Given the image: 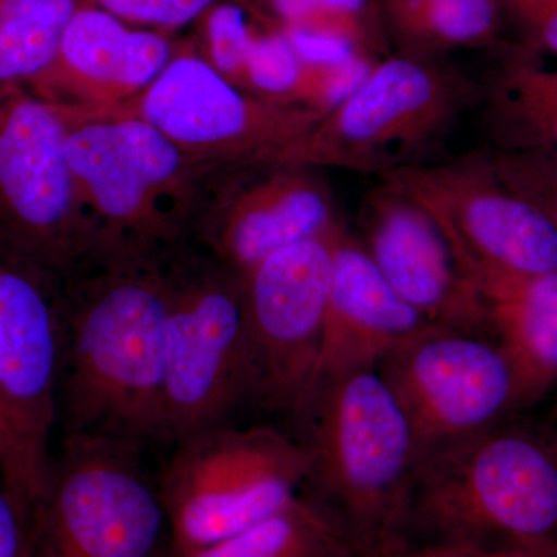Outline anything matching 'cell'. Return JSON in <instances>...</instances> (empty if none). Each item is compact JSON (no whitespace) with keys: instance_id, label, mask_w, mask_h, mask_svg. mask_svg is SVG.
Segmentation results:
<instances>
[{"instance_id":"obj_1","label":"cell","mask_w":557,"mask_h":557,"mask_svg":"<svg viewBox=\"0 0 557 557\" xmlns=\"http://www.w3.org/2000/svg\"><path fill=\"white\" fill-rule=\"evenodd\" d=\"M170 249H123L58 281L65 435L164 442Z\"/></svg>"},{"instance_id":"obj_2","label":"cell","mask_w":557,"mask_h":557,"mask_svg":"<svg viewBox=\"0 0 557 557\" xmlns=\"http://www.w3.org/2000/svg\"><path fill=\"white\" fill-rule=\"evenodd\" d=\"M408 541L557 557V437L507 424L420 458Z\"/></svg>"},{"instance_id":"obj_3","label":"cell","mask_w":557,"mask_h":557,"mask_svg":"<svg viewBox=\"0 0 557 557\" xmlns=\"http://www.w3.org/2000/svg\"><path fill=\"white\" fill-rule=\"evenodd\" d=\"M311 496L366 553L405 537L418 463L408 418L379 369L319 380L293 410Z\"/></svg>"},{"instance_id":"obj_4","label":"cell","mask_w":557,"mask_h":557,"mask_svg":"<svg viewBox=\"0 0 557 557\" xmlns=\"http://www.w3.org/2000/svg\"><path fill=\"white\" fill-rule=\"evenodd\" d=\"M53 106L81 200L113 251L175 248L193 234L222 174L121 106Z\"/></svg>"},{"instance_id":"obj_5","label":"cell","mask_w":557,"mask_h":557,"mask_svg":"<svg viewBox=\"0 0 557 557\" xmlns=\"http://www.w3.org/2000/svg\"><path fill=\"white\" fill-rule=\"evenodd\" d=\"M172 249V248H171ZM166 252L164 442L228 424L256 399L244 284L211 256Z\"/></svg>"},{"instance_id":"obj_6","label":"cell","mask_w":557,"mask_h":557,"mask_svg":"<svg viewBox=\"0 0 557 557\" xmlns=\"http://www.w3.org/2000/svg\"><path fill=\"white\" fill-rule=\"evenodd\" d=\"M0 247L58 281L116 252L81 200L60 113L22 84L0 87Z\"/></svg>"},{"instance_id":"obj_7","label":"cell","mask_w":557,"mask_h":557,"mask_svg":"<svg viewBox=\"0 0 557 557\" xmlns=\"http://www.w3.org/2000/svg\"><path fill=\"white\" fill-rule=\"evenodd\" d=\"M177 446L159 486L170 553L236 536L299 496L309 479L298 440L274 428L223 424Z\"/></svg>"},{"instance_id":"obj_8","label":"cell","mask_w":557,"mask_h":557,"mask_svg":"<svg viewBox=\"0 0 557 557\" xmlns=\"http://www.w3.org/2000/svg\"><path fill=\"white\" fill-rule=\"evenodd\" d=\"M139 446L65 435L28 516L35 557H152L166 515L139 463Z\"/></svg>"},{"instance_id":"obj_9","label":"cell","mask_w":557,"mask_h":557,"mask_svg":"<svg viewBox=\"0 0 557 557\" xmlns=\"http://www.w3.org/2000/svg\"><path fill=\"white\" fill-rule=\"evenodd\" d=\"M478 97L471 83L420 62L391 60L329 112L277 164L379 174L420 163Z\"/></svg>"},{"instance_id":"obj_10","label":"cell","mask_w":557,"mask_h":557,"mask_svg":"<svg viewBox=\"0 0 557 557\" xmlns=\"http://www.w3.org/2000/svg\"><path fill=\"white\" fill-rule=\"evenodd\" d=\"M121 108L219 174L277 163L325 116L255 97L194 53L174 54L156 81Z\"/></svg>"},{"instance_id":"obj_11","label":"cell","mask_w":557,"mask_h":557,"mask_svg":"<svg viewBox=\"0 0 557 557\" xmlns=\"http://www.w3.org/2000/svg\"><path fill=\"white\" fill-rule=\"evenodd\" d=\"M60 362L58 278L0 247V418L20 460L28 516L49 485Z\"/></svg>"},{"instance_id":"obj_12","label":"cell","mask_w":557,"mask_h":557,"mask_svg":"<svg viewBox=\"0 0 557 557\" xmlns=\"http://www.w3.org/2000/svg\"><path fill=\"white\" fill-rule=\"evenodd\" d=\"M381 180L426 209L472 281L485 271L539 274L557 269V231L504 185L490 156L424 160Z\"/></svg>"},{"instance_id":"obj_13","label":"cell","mask_w":557,"mask_h":557,"mask_svg":"<svg viewBox=\"0 0 557 557\" xmlns=\"http://www.w3.org/2000/svg\"><path fill=\"white\" fill-rule=\"evenodd\" d=\"M379 372L408 418L418 460L518 410L508 359L486 333L435 325L384 359Z\"/></svg>"},{"instance_id":"obj_14","label":"cell","mask_w":557,"mask_h":557,"mask_svg":"<svg viewBox=\"0 0 557 557\" xmlns=\"http://www.w3.org/2000/svg\"><path fill=\"white\" fill-rule=\"evenodd\" d=\"M341 231L278 249L242 276L256 399L270 408L293 412L317 379Z\"/></svg>"},{"instance_id":"obj_15","label":"cell","mask_w":557,"mask_h":557,"mask_svg":"<svg viewBox=\"0 0 557 557\" xmlns=\"http://www.w3.org/2000/svg\"><path fill=\"white\" fill-rule=\"evenodd\" d=\"M313 168L267 164L220 175L193 234L208 256L249 273L262 260L339 225L332 193Z\"/></svg>"},{"instance_id":"obj_16","label":"cell","mask_w":557,"mask_h":557,"mask_svg":"<svg viewBox=\"0 0 557 557\" xmlns=\"http://www.w3.org/2000/svg\"><path fill=\"white\" fill-rule=\"evenodd\" d=\"M361 222L362 247L409 306L440 327L486 333L478 285L426 209L383 180L366 197Z\"/></svg>"},{"instance_id":"obj_17","label":"cell","mask_w":557,"mask_h":557,"mask_svg":"<svg viewBox=\"0 0 557 557\" xmlns=\"http://www.w3.org/2000/svg\"><path fill=\"white\" fill-rule=\"evenodd\" d=\"M174 57L159 33L134 30L97 5H79L57 60L27 84L61 106H121L141 94Z\"/></svg>"},{"instance_id":"obj_18","label":"cell","mask_w":557,"mask_h":557,"mask_svg":"<svg viewBox=\"0 0 557 557\" xmlns=\"http://www.w3.org/2000/svg\"><path fill=\"white\" fill-rule=\"evenodd\" d=\"M432 327L435 325L388 285L361 242L343 228L333 256L314 383L357 370L379 369L394 351Z\"/></svg>"},{"instance_id":"obj_19","label":"cell","mask_w":557,"mask_h":557,"mask_svg":"<svg viewBox=\"0 0 557 557\" xmlns=\"http://www.w3.org/2000/svg\"><path fill=\"white\" fill-rule=\"evenodd\" d=\"M486 333L508 359L519 409L557 387V269L539 274L485 271L474 277Z\"/></svg>"},{"instance_id":"obj_20","label":"cell","mask_w":557,"mask_h":557,"mask_svg":"<svg viewBox=\"0 0 557 557\" xmlns=\"http://www.w3.org/2000/svg\"><path fill=\"white\" fill-rule=\"evenodd\" d=\"M170 557H368L346 525L313 497L284 508L236 536Z\"/></svg>"},{"instance_id":"obj_21","label":"cell","mask_w":557,"mask_h":557,"mask_svg":"<svg viewBox=\"0 0 557 557\" xmlns=\"http://www.w3.org/2000/svg\"><path fill=\"white\" fill-rule=\"evenodd\" d=\"M498 150L557 149V69H509L485 90Z\"/></svg>"},{"instance_id":"obj_22","label":"cell","mask_w":557,"mask_h":557,"mask_svg":"<svg viewBox=\"0 0 557 557\" xmlns=\"http://www.w3.org/2000/svg\"><path fill=\"white\" fill-rule=\"evenodd\" d=\"M78 0H0V87L27 86L57 60Z\"/></svg>"},{"instance_id":"obj_23","label":"cell","mask_w":557,"mask_h":557,"mask_svg":"<svg viewBox=\"0 0 557 557\" xmlns=\"http://www.w3.org/2000/svg\"><path fill=\"white\" fill-rule=\"evenodd\" d=\"M302 76L304 62L288 36L271 35L252 38L236 86L262 100L299 106Z\"/></svg>"},{"instance_id":"obj_24","label":"cell","mask_w":557,"mask_h":557,"mask_svg":"<svg viewBox=\"0 0 557 557\" xmlns=\"http://www.w3.org/2000/svg\"><path fill=\"white\" fill-rule=\"evenodd\" d=\"M490 157L504 185L557 231V149L497 150Z\"/></svg>"},{"instance_id":"obj_25","label":"cell","mask_w":557,"mask_h":557,"mask_svg":"<svg viewBox=\"0 0 557 557\" xmlns=\"http://www.w3.org/2000/svg\"><path fill=\"white\" fill-rule=\"evenodd\" d=\"M251 40L240 7L222 3L209 10L205 60L233 84L240 78Z\"/></svg>"},{"instance_id":"obj_26","label":"cell","mask_w":557,"mask_h":557,"mask_svg":"<svg viewBox=\"0 0 557 557\" xmlns=\"http://www.w3.org/2000/svg\"><path fill=\"white\" fill-rule=\"evenodd\" d=\"M420 7L432 32L453 42L482 38L493 27L491 0H423Z\"/></svg>"},{"instance_id":"obj_27","label":"cell","mask_w":557,"mask_h":557,"mask_svg":"<svg viewBox=\"0 0 557 557\" xmlns=\"http://www.w3.org/2000/svg\"><path fill=\"white\" fill-rule=\"evenodd\" d=\"M219 0H94L95 5L131 24L177 28L208 13Z\"/></svg>"},{"instance_id":"obj_28","label":"cell","mask_w":557,"mask_h":557,"mask_svg":"<svg viewBox=\"0 0 557 557\" xmlns=\"http://www.w3.org/2000/svg\"><path fill=\"white\" fill-rule=\"evenodd\" d=\"M368 557H548L518 549H491L448 542L399 541L366 553Z\"/></svg>"},{"instance_id":"obj_29","label":"cell","mask_w":557,"mask_h":557,"mask_svg":"<svg viewBox=\"0 0 557 557\" xmlns=\"http://www.w3.org/2000/svg\"><path fill=\"white\" fill-rule=\"evenodd\" d=\"M288 38L304 64L335 65L357 57L350 39L338 33L295 28Z\"/></svg>"},{"instance_id":"obj_30","label":"cell","mask_w":557,"mask_h":557,"mask_svg":"<svg viewBox=\"0 0 557 557\" xmlns=\"http://www.w3.org/2000/svg\"><path fill=\"white\" fill-rule=\"evenodd\" d=\"M0 557H35L28 525L0 479Z\"/></svg>"},{"instance_id":"obj_31","label":"cell","mask_w":557,"mask_h":557,"mask_svg":"<svg viewBox=\"0 0 557 557\" xmlns=\"http://www.w3.org/2000/svg\"><path fill=\"white\" fill-rule=\"evenodd\" d=\"M366 0H273L274 10L296 28L321 16H339L361 10Z\"/></svg>"},{"instance_id":"obj_32","label":"cell","mask_w":557,"mask_h":557,"mask_svg":"<svg viewBox=\"0 0 557 557\" xmlns=\"http://www.w3.org/2000/svg\"><path fill=\"white\" fill-rule=\"evenodd\" d=\"M0 479H2L3 486H5L7 494L14 507L20 511L22 518L27 520L28 507L24 475H22L20 460L11 445L9 434L3 426L2 418H0Z\"/></svg>"},{"instance_id":"obj_33","label":"cell","mask_w":557,"mask_h":557,"mask_svg":"<svg viewBox=\"0 0 557 557\" xmlns=\"http://www.w3.org/2000/svg\"><path fill=\"white\" fill-rule=\"evenodd\" d=\"M519 9L537 28L539 38L557 53V0H516Z\"/></svg>"}]
</instances>
